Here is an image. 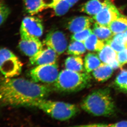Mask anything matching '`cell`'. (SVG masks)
<instances>
[{
  "mask_svg": "<svg viewBox=\"0 0 127 127\" xmlns=\"http://www.w3.org/2000/svg\"><path fill=\"white\" fill-rule=\"evenodd\" d=\"M117 53L109 44H106L103 49L98 52V55L102 62L110 65L117 60Z\"/></svg>",
  "mask_w": 127,
  "mask_h": 127,
  "instance_id": "2e32d148",
  "label": "cell"
},
{
  "mask_svg": "<svg viewBox=\"0 0 127 127\" xmlns=\"http://www.w3.org/2000/svg\"><path fill=\"white\" fill-rule=\"evenodd\" d=\"M28 107L38 108L52 118L60 121L69 120L75 116L79 111L75 104L65 102L53 101L44 98L33 101Z\"/></svg>",
  "mask_w": 127,
  "mask_h": 127,
  "instance_id": "277c9868",
  "label": "cell"
},
{
  "mask_svg": "<svg viewBox=\"0 0 127 127\" xmlns=\"http://www.w3.org/2000/svg\"><path fill=\"white\" fill-rule=\"evenodd\" d=\"M43 43L53 49L58 55L63 54L66 50L68 46L65 35L59 30L50 31L47 34Z\"/></svg>",
  "mask_w": 127,
  "mask_h": 127,
  "instance_id": "ba28073f",
  "label": "cell"
},
{
  "mask_svg": "<svg viewBox=\"0 0 127 127\" xmlns=\"http://www.w3.org/2000/svg\"><path fill=\"white\" fill-rule=\"evenodd\" d=\"M105 43L109 44L117 53L123 50L126 48V46L118 44L114 41L112 38L106 41Z\"/></svg>",
  "mask_w": 127,
  "mask_h": 127,
  "instance_id": "83f0119b",
  "label": "cell"
},
{
  "mask_svg": "<svg viewBox=\"0 0 127 127\" xmlns=\"http://www.w3.org/2000/svg\"><path fill=\"white\" fill-rule=\"evenodd\" d=\"M58 56L53 49L47 47V48L43 49L34 56L30 57L29 62L31 64L36 66L55 64Z\"/></svg>",
  "mask_w": 127,
  "mask_h": 127,
  "instance_id": "8fae6325",
  "label": "cell"
},
{
  "mask_svg": "<svg viewBox=\"0 0 127 127\" xmlns=\"http://www.w3.org/2000/svg\"><path fill=\"white\" fill-rule=\"evenodd\" d=\"M112 39L118 44L126 46V36H125L124 32L115 34L113 36Z\"/></svg>",
  "mask_w": 127,
  "mask_h": 127,
  "instance_id": "f1b7e54d",
  "label": "cell"
},
{
  "mask_svg": "<svg viewBox=\"0 0 127 127\" xmlns=\"http://www.w3.org/2000/svg\"><path fill=\"white\" fill-rule=\"evenodd\" d=\"M93 18L88 16H79L73 18L68 22L67 28L73 33L90 28L93 22Z\"/></svg>",
  "mask_w": 127,
  "mask_h": 127,
  "instance_id": "7c38bea8",
  "label": "cell"
},
{
  "mask_svg": "<svg viewBox=\"0 0 127 127\" xmlns=\"http://www.w3.org/2000/svg\"><path fill=\"white\" fill-rule=\"evenodd\" d=\"M22 68V62L11 51L5 48L0 49V72L5 77H17Z\"/></svg>",
  "mask_w": 127,
  "mask_h": 127,
  "instance_id": "5b68a950",
  "label": "cell"
},
{
  "mask_svg": "<svg viewBox=\"0 0 127 127\" xmlns=\"http://www.w3.org/2000/svg\"><path fill=\"white\" fill-rule=\"evenodd\" d=\"M19 48L25 55L31 57L43 49L42 42L38 38L20 35Z\"/></svg>",
  "mask_w": 127,
  "mask_h": 127,
  "instance_id": "30bf717a",
  "label": "cell"
},
{
  "mask_svg": "<svg viewBox=\"0 0 127 127\" xmlns=\"http://www.w3.org/2000/svg\"><path fill=\"white\" fill-rule=\"evenodd\" d=\"M121 16L112 0L108 2L98 13L92 18L96 23L101 25L109 27V24Z\"/></svg>",
  "mask_w": 127,
  "mask_h": 127,
  "instance_id": "9c48e42d",
  "label": "cell"
},
{
  "mask_svg": "<svg viewBox=\"0 0 127 127\" xmlns=\"http://www.w3.org/2000/svg\"><path fill=\"white\" fill-rule=\"evenodd\" d=\"M25 10L28 14L34 15L46 9L45 0H24Z\"/></svg>",
  "mask_w": 127,
  "mask_h": 127,
  "instance_id": "9a60e30c",
  "label": "cell"
},
{
  "mask_svg": "<svg viewBox=\"0 0 127 127\" xmlns=\"http://www.w3.org/2000/svg\"><path fill=\"white\" fill-rule=\"evenodd\" d=\"M102 61L98 55L94 53H89L84 59V68L85 72L90 73L100 66Z\"/></svg>",
  "mask_w": 127,
  "mask_h": 127,
  "instance_id": "d6986e66",
  "label": "cell"
},
{
  "mask_svg": "<svg viewBox=\"0 0 127 127\" xmlns=\"http://www.w3.org/2000/svg\"><path fill=\"white\" fill-rule=\"evenodd\" d=\"M114 70L110 65L102 62L100 66L92 71V76L97 82H105L112 77Z\"/></svg>",
  "mask_w": 127,
  "mask_h": 127,
  "instance_id": "5bb4252c",
  "label": "cell"
},
{
  "mask_svg": "<svg viewBox=\"0 0 127 127\" xmlns=\"http://www.w3.org/2000/svg\"><path fill=\"white\" fill-rule=\"evenodd\" d=\"M71 5V6H73V5H75V4L78 2L79 0H66Z\"/></svg>",
  "mask_w": 127,
  "mask_h": 127,
  "instance_id": "1f68e13d",
  "label": "cell"
},
{
  "mask_svg": "<svg viewBox=\"0 0 127 127\" xmlns=\"http://www.w3.org/2000/svg\"><path fill=\"white\" fill-rule=\"evenodd\" d=\"M91 81V76L87 72H74L66 69L59 73L53 88L60 92H74L87 87Z\"/></svg>",
  "mask_w": 127,
  "mask_h": 127,
  "instance_id": "3957f363",
  "label": "cell"
},
{
  "mask_svg": "<svg viewBox=\"0 0 127 127\" xmlns=\"http://www.w3.org/2000/svg\"><path fill=\"white\" fill-rule=\"evenodd\" d=\"M43 26L42 22L37 17L29 16L22 21L20 33V35L39 38L43 34Z\"/></svg>",
  "mask_w": 127,
  "mask_h": 127,
  "instance_id": "52a82bcc",
  "label": "cell"
},
{
  "mask_svg": "<svg viewBox=\"0 0 127 127\" xmlns=\"http://www.w3.org/2000/svg\"><path fill=\"white\" fill-rule=\"evenodd\" d=\"M29 74L32 81L36 83L54 84L59 76L58 65L56 63L37 65L31 70Z\"/></svg>",
  "mask_w": 127,
  "mask_h": 127,
  "instance_id": "8992f818",
  "label": "cell"
},
{
  "mask_svg": "<svg viewBox=\"0 0 127 127\" xmlns=\"http://www.w3.org/2000/svg\"><path fill=\"white\" fill-rule=\"evenodd\" d=\"M117 59L120 65V67L127 64V47L117 53Z\"/></svg>",
  "mask_w": 127,
  "mask_h": 127,
  "instance_id": "4316f807",
  "label": "cell"
},
{
  "mask_svg": "<svg viewBox=\"0 0 127 127\" xmlns=\"http://www.w3.org/2000/svg\"><path fill=\"white\" fill-rule=\"evenodd\" d=\"M71 7V5L66 0H60L53 9L55 15L61 16L66 14Z\"/></svg>",
  "mask_w": 127,
  "mask_h": 127,
  "instance_id": "cb8c5ba5",
  "label": "cell"
},
{
  "mask_svg": "<svg viewBox=\"0 0 127 127\" xmlns=\"http://www.w3.org/2000/svg\"><path fill=\"white\" fill-rule=\"evenodd\" d=\"M101 127H127V121H121L114 124L107 125L104 124H101Z\"/></svg>",
  "mask_w": 127,
  "mask_h": 127,
  "instance_id": "f546056e",
  "label": "cell"
},
{
  "mask_svg": "<svg viewBox=\"0 0 127 127\" xmlns=\"http://www.w3.org/2000/svg\"><path fill=\"white\" fill-rule=\"evenodd\" d=\"M53 90L50 85L5 77L0 81V107H28L33 101L47 97Z\"/></svg>",
  "mask_w": 127,
  "mask_h": 127,
  "instance_id": "6da1fadb",
  "label": "cell"
},
{
  "mask_svg": "<svg viewBox=\"0 0 127 127\" xmlns=\"http://www.w3.org/2000/svg\"><path fill=\"white\" fill-rule=\"evenodd\" d=\"M67 49V52L68 54L75 56L83 54L87 49L83 42L78 41H72Z\"/></svg>",
  "mask_w": 127,
  "mask_h": 127,
  "instance_id": "7402d4cb",
  "label": "cell"
},
{
  "mask_svg": "<svg viewBox=\"0 0 127 127\" xmlns=\"http://www.w3.org/2000/svg\"><path fill=\"white\" fill-rule=\"evenodd\" d=\"M80 107L85 112L94 116H111L116 112L115 104L109 88L92 91L83 99Z\"/></svg>",
  "mask_w": 127,
  "mask_h": 127,
  "instance_id": "7a4b0ae2",
  "label": "cell"
},
{
  "mask_svg": "<svg viewBox=\"0 0 127 127\" xmlns=\"http://www.w3.org/2000/svg\"><path fill=\"white\" fill-rule=\"evenodd\" d=\"M92 30L99 39L104 42L112 39L114 35L109 27L101 25L96 22L93 24Z\"/></svg>",
  "mask_w": 127,
  "mask_h": 127,
  "instance_id": "ac0fdd59",
  "label": "cell"
},
{
  "mask_svg": "<svg viewBox=\"0 0 127 127\" xmlns=\"http://www.w3.org/2000/svg\"><path fill=\"white\" fill-rule=\"evenodd\" d=\"M125 34V36H126V47H127V30L126 31H125L124 32Z\"/></svg>",
  "mask_w": 127,
  "mask_h": 127,
  "instance_id": "d6a6232c",
  "label": "cell"
},
{
  "mask_svg": "<svg viewBox=\"0 0 127 127\" xmlns=\"http://www.w3.org/2000/svg\"><path fill=\"white\" fill-rule=\"evenodd\" d=\"M10 12V9L7 5L0 0V27L6 21Z\"/></svg>",
  "mask_w": 127,
  "mask_h": 127,
  "instance_id": "484cf974",
  "label": "cell"
},
{
  "mask_svg": "<svg viewBox=\"0 0 127 127\" xmlns=\"http://www.w3.org/2000/svg\"><path fill=\"white\" fill-rule=\"evenodd\" d=\"M104 42V41L100 40L92 33L83 43L88 50L99 52L103 49L105 45V43Z\"/></svg>",
  "mask_w": 127,
  "mask_h": 127,
  "instance_id": "ffe728a7",
  "label": "cell"
},
{
  "mask_svg": "<svg viewBox=\"0 0 127 127\" xmlns=\"http://www.w3.org/2000/svg\"><path fill=\"white\" fill-rule=\"evenodd\" d=\"M60 0H45L46 9L48 8H53Z\"/></svg>",
  "mask_w": 127,
  "mask_h": 127,
  "instance_id": "4dcf8cb0",
  "label": "cell"
},
{
  "mask_svg": "<svg viewBox=\"0 0 127 127\" xmlns=\"http://www.w3.org/2000/svg\"><path fill=\"white\" fill-rule=\"evenodd\" d=\"M108 27L114 35L125 32L127 30V17L121 16L113 21Z\"/></svg>",
  "mask_w": 127,
  "mask_h": 127,
  "instance_id": "44dd1931",
  "label": "cell"
},
{
  "mask_svg": "<svg viewBox=\"0 0 127 127\" xmlns=\"http://www.w3.org/2000/svg\"><path fill=\"white\" fill-rule=\"evenodd\" d=\"M114 84L120 91L127 93V70L120 72L115 79Z\"/></svg>",
  "mask_w": 127,
  "mask_h": 127,
  "instance_id": "603a6c76",
  "label": "cell"
},
{
  "mask_svg": "<svg viewBox=\"0 0 127 127\" xmlns=\"http://www.w3.org/2000/svg\"><path fill=\"white\" fill-rule=\"evenodd\" d=\"M92 33V30L90 28L85 29V30L73 33L71 36V40L72 41H78L84 42Z\"/></svg>",
  "mask_w": 127,
  "mask_h": 127,
  "instance_id": "d4e9b609",
  "label": "cell"
},
{
  "mask_svg": "<svg viewBox=\"0 0 127 127\" xmlns=\"http://www.w3.org/2000/svg\"><path fill=\"white\" fill-rule=\"evenodd\" d=\"M65 67L66 69L76 72H83L85 69L82 58L79 56L72 55L67 58Z\"/></svg>",
  "mask_w": 127,
  "mask_h": 127,
  "instance_id": "e0dca14e",
  "label": "cell"
},
{
  "mask_svg": "<svg viewBox=\"0 0 127 127\" xmlns=\"http://www.w3.org/2000/svg\"><path fill=\"white\" fill-rule=\"evenodd\" d=\"M111 0H89L80 8V11L89 15L94 16Z\"/></svg>",
  "mask_w": 127,
  "mask_h": 127,
  "instance_id": "4fadbf2b",
  "label": "cell"
}]
</instances>
